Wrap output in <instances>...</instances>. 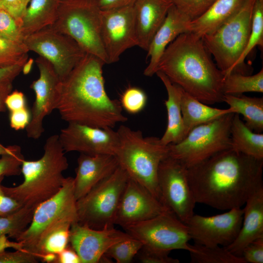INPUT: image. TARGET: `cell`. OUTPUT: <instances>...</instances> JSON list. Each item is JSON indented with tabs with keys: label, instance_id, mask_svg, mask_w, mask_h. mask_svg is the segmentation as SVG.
Wrapping results in <instances>:
<instances>
[{
	"label": "cell",
	"instance_id": "ba28073f",
	"mask_svg": "<svg viewBox=\"0 0 263 263\" xmlns=\"http://www.w3.org/2000/svg\"><path fill=\"white\" fill-rule=\"evenodd\" d=\"M256 0H245L239 10L212 33L203 37L207 49L224 76L233 73L247 45Z\"/></svg>",
	"mask_w": 263,
	"mask_h": 263
},
{
	"label": "cell",
	"instance_id": "ac0fdd59",
	"mask_svg": "<svg viewBox=\"0 0 263 263\" xmlns=\"http://www.w3.org/2000/svg\"><path fill=\"white\" fill-rule=\"evenodd\" d=\"M131 237L114 227L94 229L75 222L70 227L69 243L81 263H109L104 255L107 250L114 244Z\"/></svg>",
	"mask_w": 263,
	"mask_h": 263
},
{
	"label": "cell",
	"instance_id": "c3c4849f",
	"mask_svg": "<svg viewBox=\"0 0 263 263\" xmlns=\"http://www.w3.org/2000/svg\"><path fill=\"white\" fill-rule=\"evenodd\" d=\"M28 59V56L16 65L0 68V83L7 81L13 82L15 78L22 72L23 66Z\"/></svg>",
	"mask_w": 263,
	"mask_h": 263
},
{
	"label": "cell",
	"instance_id": "3957f363",
	"mask_svg": "<svg viewBox=\"0 0 263 263\" xmlns=\"http://www.w3.org/2000/svg\"><path fill=\"white\" fill-rule=\"evenodd\" d=\"M157 71L204 104L223 102L225 76L202 39L191 33L180 34L167 46Z\"/></svg>",
	"mask_w": 263,
	"mask_h": 263
},
{
	"label": "cell",
	"instance_id": "e0dca14e",
	"mask_svg": "<svg viewBox=\"0 0 263 263\" xmlns=\"http://www.w3.org/2000/svg\"><path fill=\"white\" fill-rule=\"evenodd\" d=\"M35 62L39 70V77L30 85L35 99L31 111V120L25 129L27 136L36 140L41 136L44 131V119L55 110L60 79L47 59L39 56Z\"/></svg>",
	"mask_w": 263,
	"mask_h": 263
},
{
	"label": "cell",
	"instance_id": "484cf974",
	"mask_svg": "<svg viewBox=\"0 0 263 263\" xmlns=\"http://www.w3.org/2000/svg\"><path fill=\"white\" fill-rule=\"evenodd\" d=\"M60 0H30L21 19L24 38L55 22Z\"/></svg>",
	"mask_w": 263,
	"mask_h": 263
},
{
	"label": "cell",
	"instance_id": "d6a6232c",
	"mask_svg": "<svg viewBox=\"0 0 263 263\" xmlns=\"http://www.w3.org/2000/svg\"><path fill=\"white\" fill-rule=\"evenodd\" d=\"M189 251L192 263H245L242 257L236 256L225 247L190 244Z\"/></svg>",
	"mask_w": 263,
	"mask_h": 263
},
{
	"label": "cell",
	"instance_id": "5bb4252c",
	"mask_svg": "<svg viewBox=\"0 0 263 263\" xmlns=\"http://www.w3.org/2000/svg\"><path fill=\"white\" fill-rule=\"evenodd\" d=\"M133 6L101 10V35L107 64L118 61L126 50L138 46Z\"/></svg>",
	"mask_w": 263,
	"mask_h": 263
},
{
	"label": "cell",
	"instance_id": "f546056e",
	"mask_svg": "<svg viewBox=\"0 0 263 263\" xmlns=\"http://www.w3.org/2000/svg\"><path fill=\"white\" fill-rule=\"evenodd\" d=\"M257 45L262 47L263 46V0H255L249 39L244 51L235 65L233 73L250 75L251 68L248 67L244 61Z\"/></svg>",
	"mask_w": 263,
	"mask_h": 263
},
{
	"label": "cell",
	"instance_id": "e575fe53",
	"mask_svg": "<svg viewBox=\"0 0 263 263\" xmlns=\"http://www.w3.org/2000/svg\"><path fill=\"white\" fill-rule=\"evenodd\" d=\"M143 245L138 240L131 237L112 245L104 255L114 260L117 263H131Z\"/></svg>",
	"mask_w": 263,
	"mask_h": 263
},
{
	"label": "cell",
	"instance_id": "7dc6e473",
	"mask_svg": "<svg viewBox=\"0 0 263 263\" xmlns=\"http://www.w3.org/2000/svg\"><path fill=\"white\" fill-rule=\"evenodd\" d=\"M5 102L6 109L9 112L27 107L25 95L18 90L12 91L7 96Z\"/></svg>",
	"mask_w": 263,
	"mask_h": 263
},
{
	"label": "cell",
	"instance_id": "74e56055",
	"mask_svg": "<svg viewBox=\"0 0 263 263\" xmlns=\"http://www.w3.org/2000/svg\"><path fill=\"white\" fill-rule=\"evenodd\" d=\"M147 102V96L145 92L136 87L127 88L122 93L120 101L122 108L131 114L141 112L145 107Z\"/></svg>",
	"mask_w": 263,
	"mask_h": 263
},
{
	"label": "cell",
	"instance_id": "7a4b0ae2",
	"mask_svg": "<svg viewBox=\"0 0 263 263\" xmlns=\"http://www.w3.org/2000/svg\"><path fill=\"white\" fill-rule=\"evenodd\" d=\"M98 57L86 54L59 83L55 110L62 120L101 128H113L127 121L119 101L105 90L103 66Z\"/></svg>",
	"mask_w": 263,
	"mask_h": 263
},
{
	"label": "cell",
	"instance_id": "7bdbcfd3",
	"mask_svg": "<svg viewBox=\"0 0 263 263\" xmlns=\"http://www.w3.org/2000/svg\"><path fill=\"white\" fill-rule=\"evenodd\" d=\"M38 259L32 253L23 249L14 252L0 251V263H37Z\"/></svg>",
	"mask_w": 263,
	"mask_h": 263
},
{
	"label": "cell",
	"instance_id": "cb8c5ba5",
	"mask_svg": "<svg viewBox=\"0 0 263 263\" xmlns=\"http://www.w3.org/2000/svg\"><path fill=\"white\" fill-rule=\"evenodd\" d=\"M166 89L168 98L165 101L167 111V126L160 138L161 143L168 145L179 142L186 137L181 112V88L172 83L162 72L156 74Z\"/></svg>",
	"mask_w": 263,
	"mask_h": 263
},
{
	"label": "cell",
	"instance_id": "f5cc1de1",
	"mask_svg": "<svg viewBox=\"0 0 263 263\" xmlns=\"http://www.w3.org/2000/svg\"><path fill=\"white\" fill-rule=\"evenodd\" d=\"M33 63L34 59L31 58L26 61L22 67V72L24 75H27L30 73L32 69Z\"/></svg>",
	"mask_w": 263,
	"mask_h": 263
},
{
	"label": "cell",
	"instance_id": "2e32d148",
	"mask_svg": "<svg viewBox=\"0 0 263 263\" xmlns=\"http://www.w3.org/2000/svg\"><path fill=\"white\" fill-rule=\"evenodd\" d=\"M65 152L76 151L88 155H115L119 144L117 131L69 123L58 134Z\"/></svg>",
	"mask_w": 263,
	"mask_h": 263
},
{
	"label": "cell",
	"instance_id": "6da1fadb",
	"mask_svg": "<svg viewBox=\"0 0 263 263\" xmlns=\"http://www.w3.org/2000/svg\"><path fill=\"white\" fill-rule=\"evenodd\" d=\"M263 160L236 151H221L188 169L195 201L221 210L241 207L263 186Z\"/></svg>",
	"mask_w": 263,
	"mask_h": 263
},
{
	"label": "cell",
	"instance_id": "ab89813d",
	"mask_svg": "<svg viewBox=\"0 0 263 263\" xmlns=\"http://www.w3.org/2000/svg\"><path fill=\"white\" fill-rule=\"evenodd\" d=\"M191 21L202 15L216 0H169Z\"/></svg>",
	"mask_w": 263,
	"mask_h": 263
},
{
	"label": "cell",
	"instance_id": "f1b7e54d",
	"mask_svg": "<svg viewBox=\"0 0 263 263\" xmlns=\"http://www.w3.org/2000/svg\"><path fill=\"white\" fill-rule=\"evenodd\" d=\"M223 102L227 103L233 113L242 114L244 123L252 131H263V97L244 95L224 94Z\"/></svg>",
	"mask_w": 263,
	"mask_h": 263
},
{
	"label": "cell",
	"instance_id": "8992f818",
	"mask_svg": "<svg viewBox=\"0 0 263 263\" xmlns=\"http://www.w3.org/2000/svg\"><path fill=\"white\" fill-rule=\"evenodd\" d=\"M101 10L97 0H60L51 26L73 39L86 54L107 64L101 35Z\"/></svg>",
	"mask_w": 263,
	"mask_h": 263
},
{
	"label": "cell",
	"instance_id": "f907efd6",
	"mask_svg": "<svg viewBox=\"0 0 263 263\" xmlns=\"http://www.w3.org/2000/svg\"><path fill=\"white\" fill-rule=\"evenodd\" d=\"M137 0H97L101 10L133 6Z\"/></svg>",
	"mask_w": 263,
	"mask_h": 263
},
{
	"label": "cell",
	"instance_id": "681fc988",
	"mask_svg": "<svg viewBox=\"0 0 263 263\" xmlns=\"http://www.w3.org/2000/svg\"><path fill=\"white\" fill-rule=\"evenodd\" d=\"M54 263H81L80 259L71 245L69 244L56 255Z\"/></svg>",
	"mask_w": 263,
	"mask_h": 263
},
{
	"label": "cell",
	"instance_id": "4dcf8cb0",
	"mask_svg": "<svg viewBox=\"0 0 263 263\" xmlns=\"http://www.w3.org/2000/svg\"><path fill=\"white\" fill-rule=\"evenodd\" d=\"M70 222H65L50 232L39 246L36 256L44 262L52 263L56 255L69 244Z\"/></svg>",
	"mask_w": 263,
	"mask_h": 263
},
{
	"label": "cell",
	"instance_id": "9a60e30c",
	"mask_svg": "<svg viewBox=\"0 0 263 263\" xmlns=\"http://www.w3.org/2000/svg\"><path fill=\"white\" fill-rule=\"evenodd\" d=\"M243 214V208L236 207L209 217L194 214L187 224L189 235L195 244L226 247L237 236L242 226Z\"/></svg>",
	"mask_w": 263,
	"mask_h": 263
},
{
	"label": "cell",
	"instance_id": "836d02e7",
	"mask_svg": "<svg viewBox=\"0 0 263 263\" xmlns=\"http://www.w3.org/2000/svg\"><path fill=\"white\" fill-rule=\"evenodd\" d=\"M35 209L22 207L10 215L0 217V238L7 236L14 239L30 224Z\"/></svg>",
	"mask_w": 263,
	"mask_h": 263
},
{
	"label": "cell",
	"instance_id": "f6af8a7d",
	"mask_svg": "<svg viewBox=\"0 0 263 263\" xmlns=\"http://www.w3.org/2000/svg\"><path fill=\"white\" fill-rule=\"evenodd\" d=\"M30 0H0V8L21 23V19Z\"/></svg>",
	"mask_w": 263,
	"mask_h": 263
},
{
	"label": "cell",
	"instance_id": "60d3db41",
	"mask_svg": "<svg viewBox=\"0 0 263 263\" xmlns=\"http://www.w3.org/2000/svg\"><path fill=\"white\" fill-rule=\"evenodd\" d=\"M169 252L143 245L136 257L143 263H179V260L169 256Z\"/></svg>",
	"mask_w": 263,
	"mask_h": 263
},
{
	"label": "cell",
	"instance_id": "8fae6325",
	"mask_svg": "<svg viewBox=\"0 0 263 263\" xmlns=\"http://www.w3.org/2000/svg\"><path fill=\"white\" fill-rule=\"evenodd\" d=\"M123 229L146 247L169 252L176 249L191 250L187 225L169 209Z\"/></svg>",
	"mask_w": 263,
	"mask_h": 263
},
{
	"label": "cell",
	"instance_id": "ffe728a7",
	"mask_svg": "<svg viewBox=\"0 0 263 263\" xmlns=\"http://www.w3.org/2000/svg\"><path fill=\"white\" fill-rule=\"evenodd\" d=\"M119 166L115 155H88L80 153L77 158L75 176L74 178L76 201L111 174Z\"/></svg>",
	"mask_w": 263,
	"mask_h": 263
},
{
	"label": "cell",
	"instance_id": "1f68e13d",
	"mask_svg": "<svg viewBox=\"0 0 263 263\" xmlns=\"http://www.w3.org/2000/svg\"><path fill=\"white\" fill-rule=\"evenodd\" d=\"M224 94L240 95L244 93H263V69L254 75L231 73L225 75L223 85Z\"/></svg>",
	"mask_w": 263,
	"mask_h": 263
},
{
	"label": "cell",
	"instance_id": "ee69618b",
	"mask_svg": "<svg viewBox=\"0 0 263 263\" xmlns=\"http://www.w3.org/2000/svg\"><path fill=\"white\" fill-rule=\"evenodd\" d=\"M4 177H0V217L12 214L23 207L18 201L6 195L3 191L2 182Z\"/></svg>",
	"mask_w": 263,
	"mask_h": 263
},
{
	"label": "cell",
	"instance_id": "4316f807",
	"mask_svg": "<svg viewBox=\"0 0 263 263\" xmlns=\"http://www.w3.org/2000/svg\"><path fill=\"white\" fill-rule=\"evenodd\" d=\"M181 105L186 136L194 127L233 113L230 108L219 109L210 107L193 97L182 89Z\"/></svg>",
	"mask_w": 263,
	"mask_h": 263
},
{
	"label": "cell",
	"instance_id": "7c38bea8",
	"mask_svg": "<svg viewBox=\"0 0 263 263\" xmlns=\"http://www.w3.org/2000/svg\"><path fill=\"white\" fill-rule=\"evenodd\" d=\"M23 42L29 51L50 62L60 80L68 75L86 54L71 37L51 26L26 36Z\"/></svg>",
	"mask_w": 263,
	"mask_h": 263
},
{
	"label": "cell",
	"instance_id": "30bf717a",
	"mask_svg": "<svg viewBox=\"0 0 263 263\" xmlns=\"http://www.w3.org/2000/svg\"><path fill=\"white\" fill-rule=\"evenodd\" d=\"M129 178L127 172L119 166L76 200L78 223L98 230L114 227L115 214Z\"/></svg>",
	"mask_w": 263,
	"mask_h": 263
},
{
	"label": "cell",
	"instance_id": "52a82bcc",
	"mask_svg": "<svg viewBox=\"0 0 263 263\" xmlns=\"http://www.w3.org/2000/svg\"><path fill=\"white\" fill-rule=\"evenodd\" d=\"M68 222H78L74 178L71 177L65 178L59 191L35 209L30 224L14 239L20 244L21 249L36 256L48 234Z\"/></svg>",
	"mask_w": 263,
	"mask_h": 263
},
{
	"label": "cell",
	"instance_id": "f35d334b",
	"mask_svg": "<svg viewBox=\"0 0 263 263\" xmlns=\"http://www.w3.org/2000/svg\"><path fill=\"white\" fill-rule=\"evenodd\" d=\"M0 37L14 41L23 42L21 23L6 11L0 8Z\"/></svg>",
	"mask_w": 263,
	"mask_h": 263
},
{
	"label": "cell",
	"instance_id": "9c48e42d",
	"mask_svg": "<svg viewBox=\"0 0 263 263\" xmlns=\"http://www.w3.org/2000/svg\"><path fill=\"white\" fill-rule=\"evenodd\" d=\"M234 114L230 113L194 127L181 141L168 145L169 156L188 169L231 148L230 128Z\"/></svg>",
	"mask_w": 263,
	"mask_h": 263
},
{
	"label": "cell",
	"instance_id": "44dd1931",
	"mask_svg": "<svg viewBox=\"0 0 263 263\" xmlns=\"http://www.w3.org/2000/svg\"><path fill=\"white\" fill-rule=\"evenodd\" d=\"M190 21L173 4L171 6L147 51V57L150 60L144 71L145 75L152 76L156 74L159 60L166 48L179 35L187 32V26Z\"/></svg>",
	"mask_w": 263,
	"mask_h": 263
},
{
	"label": "cell",
	"instance_id": "5b68a950",
	"mask_svg": "<svg viewBox=\"0 0 263 263\" xmlns=\"http://www.w3.org/2000/svg\"><path fill=\"white\" fill-rule=\"evenodd\" d=\"M117 132L119 144L115 156L119 166L161 202L158 171L161 161L169 155L168 145L163 144L160 138L144 137L140 130L125 125Z\"/></svg>",
	"mask_w": 263,
	"mask_h": 263
},
{
	"label": "cell",
	"instance_id": "8d00e7d4",
	"mask_svg": "<svg viewBox=\"0 0 263 263\" xmlns=\"http://www.w3.org/2000/svg\"><path fill=\"white\" fill-rule=\"evenodd\" d=\"M25 160L21 147L13 145L12 150L0 157V177L19 176L21 174V166Z\"/></svg>",
	"mask_w": 263,
	"mask_h": 263
},
{
	"label": "cell",
	"instance_id": "bcb514c9",
	"mask_svg": "<svg viewBox=\"0 0 263 263\" xmlns=\"http://www.w3.org/2000/svg\"><path fill=\"white\" fill-rule=\"evenodd\" d=\"M31 117V112L27 107L9 112L10 127L16 131L25 129L30 121Z\"/></svg>",
	"mask_w": 263,
	"mask_h": 263
},
{
	"label": "cell",
	"instance_id": "b9f144b4",
	"mask_svg": "<svg viewBox=\"0 0 263 263\" xmlns=\"http://www.w3.org/2000/svg\"><path fill=\"white\" fill-rule=\"evenodd\" d=\"M241 257L245 263H263V237L247 244L244 248Z\"/></svg>",
	"mask_w": 263,
	"mask_h": 263
},
{
	"label": "cell",
	"instance_id": "d6986e66",
	"mask_svg": "<svg viewBox=\"0 0 263 263\" xmlns=\"http://www.w3.org/2000/svg\"><path fill=\"white\" fill-rule=\"evenodd\" d=\"M168 209L147 188L129 177L120 198L114 225L124 228Z\"/></svg>",
	"mask_w": 263,
	"mask_h": 263
},
{
	"label": "cell",
	"instance_id": "d4e9b609",
	"mask_svg": "<svg viewBox=\"0 0 263 263\" xmlns=\"http://www.w3.org/2000/svg\"><path fill=\"white\" fill-rule=\"evenodd\" d=\"M245 0H216L200 17L190 21L187 32L202 38L216 30L229 19L241 8Z\"/></svg>",
	"mask_w": 263,
	"mask_h": 263
},
{
	"label": "cell",
	"instance_id": "277c9868",
	"mask_svg": "<svg viewBox=\"0 0 263 263\" xmlns=\"http://www.w3.org/2000/svg\"><path fill=\"white\" fill-rule=\"evenodd\" d=\"M69 164L58 139L53 134L46 140L43 154L37 160L23 161L21 174L23 181L13 187L2 185L4 193L23 207L36 209L40 204L56 194L63 186V172Z\"/></svg>",
	"mask_w": 263,
	"mask_h": 263
},
{
	"label": "cell",
	"instance_id": "816d5d0a",
	"mask_svg": "<svg viewBox=\"0 0 263 263\" xmlns=\"http://www.w3.org/2000/svg\"><path fill=\"white\" fill-rule=\"evenodd\" d=\"M12 82L7 81L0 83V113L4 112L7 109L5 102L7 96L12 91Z\"/></svg>",
	"mask_w": 263,
	"mask_h": 263
},
{
	"label": "cell",
	"instance_id": "db71d44e",
	"mask_svg": "<svg viewBox=\"0 0 263 263\" xmlns=\"http://www.w3.org/2000/svg\"><path fill=\"white\" fill-rule=\"evenodd\" d=\"M13 148V145L5 147L0 144V157L5 154L9 152Z\"/></svg>",
	"mask_w": 263,
	"mask_h": 263
},
{
	"label": "cell",
	"instance_id": "7402d4cb",
	"mask_svg": "<svg viewBox=\"0 0 263 263\" xmlns=\"http://www.w3.org/2000/svg\"><path fill=\"white\" fill-rule=\"evenodd\" d=\"M172 5L169 0H137L133 5L138 46L147 51Z\"/></svg>",
	"mask_w": 263,
	"mask_h": 263
},
{
	"label": "cell",
	"instance_id": "603a6c76",
	"mask_svg": "<svg viewBox=\"0 0 263 263\" xmlns=\"http://www.w3.org/2000/svg\"><path fill=\"white\" fill-rule=\"evenodd\" d=\"M244 205L242 224L238 235L230 244L225 247L239 257L247 244L263 237V186L253 192Z\"/></svg>",
	"mask_w": 263,
	"mask_h": 263
},
{
	"label": "cell",
	"instance_id": "83f0119b",
	"mask_svg": "<svg viewBox=\"0 0 263 263\" xmlns=\"http://www.w3.org/2000/svg\"><path fill=\"white\" fill-rule=\"evenodd\" d=\"M230 136L232 149L256 159L263 160V134L250 130L238 113L234 114L232 120Z\"/></svg>",
	"mask_w": 263,
	"mask_h": 263
},
{
	"label": "cell",
	"instance_id": "d590c367",
	"mask_svg": "<svg viewBox=\"0 0 263 263\" xmlns=\"http://www.w3.org/2000/svg\"><path fill=\"white\" fill-rule=\"evenodd\" d=\"M24 42L12 41L0 37V68L16 65L28 56Z\"/></svg>",
	"mask_w": 263,
	"mask_h": 263
},
{
	"label": "cell",
	"instance_id": "4fadbf2b",
	"mask_svg": "<svg viewBox=\"0 0 263 263\" xmlns=\"http://www.w3.org/2000/svg\"><path fill=\"white\" fill-rule=\"evenodd\" d=\"M157 179L161 203L187 225L194 214L196 204L189 184L188 169L169 155L160 164Z\"/></svg>",
	"mask_w": 263,
	"mask_h": 263
}]
</instances>
